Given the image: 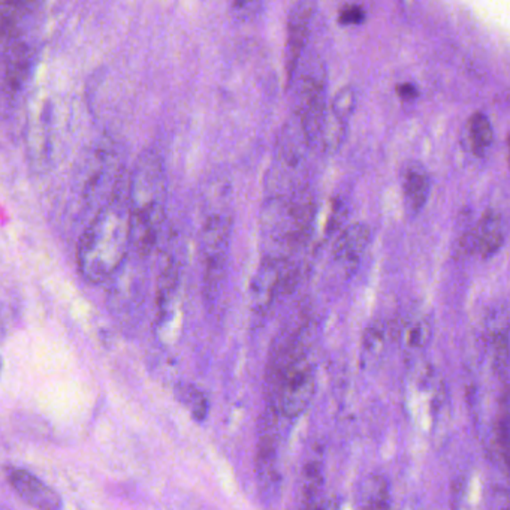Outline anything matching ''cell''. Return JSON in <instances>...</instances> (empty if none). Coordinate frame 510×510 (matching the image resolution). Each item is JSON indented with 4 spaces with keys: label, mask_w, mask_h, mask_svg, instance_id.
Instances as JSON below:
<instances>
[{
    "label": "cell",
    "mask_w": 510,
    "mask_h": 510,
    "mask_svg": "<svg viewBox=\"0 0 510 510\" xmlns=\"http://www.w3.org/2000/svg\"><path fill=\"white\" fill-rule=\"evenodd\" d=\"M326 114L328 111L325 103V70L322 66H315L302 78L297 111L310 147L319 145Z\"/></svg>",
    "instance_id": "9"
},
{
    "label": "cell",
    "mask_w": 510,
    "mask_h": 510,
    "mask_svg": "<svg viewBox=\"0 0 510 510\" xmlns=\"http://www.w3.org/2000/svg\"><path fill=\"white\" fill-rule=\"evenodd\" d=\"M181 268L174 256H163L159 268L156 286V307L158 325L160 330H167L176 319L178 295H180Z\"/></svg>",
    "instance_id": "10"
},
{
    "label": "cell",
    "mask_w": 510,
    "mask_h": 510,
    "mask_svg": "<svg viewBox=\"0 0 510 510\" xmlns=\"http://www.w3.org/2000/svg\"><path fill=\"white\" fill-rule=\"evenodd\" d=\"M315 207L307 193L286 198L276 195L262 209V237L269 247L265 255L288 258L291 249L307 237L313 223Z\"/></svg>",
    "instance_id": "4"
},
{
    "label": "cell",
    "mask_w": 510,
    "mask_h": 510,
    "mask_svg": "<svg viewBox=\"0 0 510 510\" xmlns=\"http://www.w3.org/2000/svg\"><path fill=\"white\" fill-rule=\"evenodd\" d=\"M311 10L310 2L301 0L293 6L288 20V39H286V77L291 83L293 75L297 72L298 62L301 61L302 52L306 48L308 35H310Z\"/></svg>",
    "instance_id": "12"
},
{
    "label": "cell",
    "mask_w": 510,
    "mask_h": 510,
    "mask_svg": "<svg viewBox=\"0 0 510 510\" xmlns=\"http://www.w3.org/2000/svg\"><path fill=\"white\" fill-rule=\"evenodd\" d=\"M268 404L282 416L306 412L316 392V371L298 335L278 340L267 368Z\"/></svg>",
    "instance_id": "3"
},
{
    "label": "cell",
    "mask_w": 510,
    "mask_h": 510,
    "mask_svg": "<svg viewBox=\"0 0 510 510\" xmlns=\"http://www.w3.org/2000/svg\"><path fill=\"white\" fill-rule=\"evenodd\" d=\"M404 205L410 214H417L427 204L430 177L421 163H408L403 171Z\"/></svg>",
    "instance_id": "16"
},
{
    "label": "cell",
    "mask_w": 510,
    "mask_h": 510,
    "mask_svg": "<svg viewBox=\"0 0 510 510\" xmlns=\"http://www.w3.org/2000/svg\"><path fill=\"white\" fill-rule=\"evenodd\" d=\"M132 251L147 258L162 237L167 220V176L162 158L154 150H145L135 160L128 177Z\"/></svg>",
    "instance_id": "2"
},
{
    "label": "cell",
    "mask_w": 510,
    "mask_h": 510,
    "mask_svg": "<svg viewBox=\"0 0 510 510\" xmlns=\"http://www.w3.org/2000/svg\"><path fill=\"white\" fill-rule=\"evenodd\" d=\"M383 328L381 325H373L364 334V352L366 357H376L383 348Z\"/></svg>",
    "instance_id": "22"
},
{
    "label": "cell",
    "mask_w": 510,
    "mask_h": 510,
    "mask_svg": "<svg viewBox=\"0 0 510 510\" xmlns=\"http://www.w3.org/2000/svg\"><path fill=\"white\" fill-rule=\"evenodd\" d=\"M430 337H432V328L425 320L413 325L407 333V341L412 344L413 348H424Z\"/></svg>",
    "instance_id": "23"
},
{
    "label": "cell",
    "mask_w": 510,
    "mask_h": 510,
    "mask_svg": "<svg viewBox=\"0 0 510 510\" xmlns=\"http://www.w3.org/2000/svg\"><path fill=\"white\" fill-rule=\"evenodd\" d=\"M125 178L120 154L110 139L95 145L84 159L75 180V187L84 209L98 211L107 204Z\"/></svg>",
    "instance_id": "5"
},
{
    "label": "cell",
    "mask_w": 510,
    "mask_h": 510,
    "mask_svg": "<svg viewBox=\"0 0 510 510\" xmlns=\"http://www.w3.org/2000/svg\"><path fill=\"white\" fill-rule=\"evenodd\" d=\"M32 56L20 37L4 42V87L11 95L19 92L30 70Z\"/></svg>",
    "instance_id": "13"
},
{
    "label": "cell",
    "mask_w": 510,
    "mask_h": 510,
    "mask_svg": "<svg viewBox=\"0 0 510 510\" xmlns=\"http://www.w3.org/2000/svg\"><path fill=\"white\" fill-rule=\"evenodd\" d=\"M364 20H366V14L359 6H348L339 15L340 24H343V26L361 24Z\"/></svg>",
    "instance_id": "25"
},
{
    "label": "cell",
    "mask_w": 510,
    "mask_h": 510,
    "mask_svg": "<svg viewBox=\"0 0 510 510\" xmlns=\"http://www.w3.org/2000/svg\"><path fill=\"white\" fill-rule=\"evenodd\" d=\"M397 93H399V98L407 99V101H413V99L417 98V90L413 84H399L397 86Z\"/></svg>",
    "instance_id": "26"
},
{
    "label": "cell",
    "mask_w": 510,
    "mask_h": 510,
    "mask_svg": "<svg viewBox=\"0 0 510 510\" xmlns=\"http://www.w3.org/2000/svg\"><path fill=\"white\" fill-rule=\"evenodd\" d=\"M509 163H510V136H509Z\"/></svg>",
    "instance_id": "27"
},
{
    "label": "cell",
    "mask_w": 510,
    "mask_h": 510,
    "mask_svg": "<svg viewBox=\"0 0 510 510\" xmlns=\"http://www.w3.org/2000/svg\"><path fill=\"white\" fill-rule=\"evenodd\" d=\"M176 397L187 408V412L191 413L195 421L202 423L207 419L210 401L204 391H201L200 388L191 383H181L176 388Z\"/></svg>",
    "instance_id": "17"
},
{
    "label": "cell",
    "mask_w": 510,
    "mask_h": 510,
    "mask_svg": "<svg viewBox=\"0 0 510 510\" xmlns=\"http://www.w3.org/2000/svg\"><path fill=\"white\" fill-rule=\"evenodd\" d=\"M289 258L264 255L259 268L251 278V304L256 315L264 316L271 310L278 297L295 284L297 269Z\"/></svg>",
    "instance_id": "8"
},
{
    "label": "cell",
    "mask_w": 510,
    "mask_h": 510,
    "mask_svg": "<svg viewBox=\"0 0 510 510\" xmlns=\"http://www.w3.org/2000/svg\"><path fill=\"white\" fill-rule=\"evenodd\" d=\"M362 505L371 509H388L390 491L388 483L382 476H370L362 488Z\"/></svg>",
    "instance_id": "20"
},
{
    "label": "cell",
    "mask_w": 510,
    "mask_h": 510,
    "mask_svg": "<svg viewBox=\"0 0 510 510\" xmlns=\"http://www.w3.org/2000/svg\"><path fill=\"white\" fill-rule=\"evenodd\" d=\"M357 108V95L352 87H344L340 90L331 103L330 111L341 120L348 121Z\"/></svg>",
    "instance_id": "21"
},
{
    "label": "cell",
    "mask_w": 510,
    "mask_h": 510,
    "mask_svg": "<svg viewBox=\"0 0 510 510\" xmlns=\"http://www.w3.org/2000/svg\"><path fill=\"white\" fill-rule=\"evenodd\" d=\"M324 483L320 461H308L302 470L301 494L304 506L313 507Z\"/></svg>",
    "instance_id": "19"
},
{
    "label": "cell",
    "mask_w": 510,
    "mask_h": 510,
    "mask_svg": "<svg viewBox=\"0 0 510 510\" xmlns=\"http://www.w3.org/2000/svg\"><path fill=\"white\" fill-rule=\"evenodd\" d=\"M370 227L366 223H355L346 227L339 238L335 240L333 247V256L335 262L344 267H353L366 253L370 244Z\"/></svg>",
    "instance_id": "14"
},
{
    "label": "cell",
    "mask_w": 510,
    "mask_h": 510,
    "mask_svg": "<svg viewBox=\"0 0 510 510\" xmlns=\"http://www.w3.org/2000/svg\"><path fill=\"white\" fill-rule=\"evenodd\" d=\"M231 234L232 218L227 211L213 210L205 216L201 229V253L204 260L202 288L209 306L218 301L225 284Z\"/></svg>",
    "instance_id": "6"
},
{
    "label": "cell",
    "mask_w": 510,
    "mask_h": 510,
    "mask_svg": "<svg viewBox=\"0 0 510 510\" xmlns=\"http://www.w3.org/2000/svg\"><path fill=\"white\" fill-rule=\"evenodd\" d=\"M132 251L128 178H123L107 204L93 214L79 237L77 265L88 284H107Z\"/></svg>",
    "instance_id": "1"
},
{
    "label": "cell",
    "mask_w": 510,
    "mask_h": 510,
    "mask_svg": "<svg viewBox=\"0 0 510 510\" xmlns=\"http://www.w3.org/2000/svg\"><path fill=\"white\" fill-rule=\"evenodd\" d=\"M232 6L238 17L251 20L262 10V0H232Z\"/></svg>",
    "instance_id": "24"
},
{
    "label": "cell",
    "mask_w": 510,
    "mask_h": 510,
    "mask_svg": "<svg viewBox=\"0 0 510 510\" xmlns=\"http://www.w3.org/2000/svg\"><path fill=\"white\" fill-rule=\"evenodd\" d=\"M505 243V231L498 214L488 211L470 234L469 249L488 259L500 251Z\"/></svg>",
    "instance_id": "15"
},
{
    "label": "cell",
    "mask_w": 510,
    "mask_h": 510,
    "mask_svg": "<svg viewBox=\"0 0 510 510\" xmlns=\"http://www.w3.org/2000/svg\"><path fill=\"white\" fill-rule=\"evenodd\" d=\"M6 479L15 494L33 509L59 510L63 507L61 496L28 470L10 469Z\"/></svg>",
    "instance_id": "11"
},
{
    "label": "cell",
    "mask_w": 510,
    "mask_h": 510,
    "mask_svg": "<svg viewBox=\"0 0 510 510\" xmlns=\"http://www.w3.org/2000/svg\"><path fill=\"white\" fill-rule=\"evenodd\" d=\"M280 413L269 406L262 416L259 427V439L256 448V479L264 500H274L282 488L280 472Z\"/></svg>",
    "instance_id": "7"
},
{
    "label": "cell",
    "mask_w": 510,
    "mask_h": 510,
    "mask_svg": "<svg viewBox=\"0 0 510 510\" xmlns=\"http://www.w3.org/2000/svg\"><path fill=\"white\" fill-rule=\"evenodd\" d=\"M469 135L473 153L479 158H482L494 141V130H492L491 123L485 114L476 112L470 117Z\"/></svg>",
    "instance_id": "18"
}]
</instances>
